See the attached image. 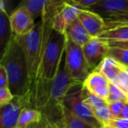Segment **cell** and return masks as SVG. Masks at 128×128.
<instances>
[{
	"label": "cell",
	"mask_w": 128,
	"mask_h": 128,
	"mask_svg": "<svg viewBox=\"0 0 128 128\" xmlns=\"http://www.w3.org/2000/svg\"><path fill=\"white\" fill-rule=\"evenodd\" d=\"M52 31V19L43 14L31 32L14 35L26 58L31 88L40 77L44 52Z\"/></svg>",
	"instance_id": "obj_1"
},
{
	"label": "cell",
	"mask_w": 128,
	"mask_h": 128,
	"mask_svg": "<svg viewBox=\"0 0 128 128\" xmlns=\"http://www.w3.org/2000/svg\"><path fill=\"white\" fill-rule=\"evenodd\" d=\"M0 64L6 70L8 88L14 97H20L32 92L26 58L13 34L1 56Z\"/></svg>",
	"instance_id": "obj_2"
},
{
	"label": "cell",
	"mask_w": 128,
	"mask_h": 128,
	"mask_svg": "<svg viewBox=\"0 0 128 128\" xmlns=\"http://www.w3.org/2000/svg\"><path fill=\"white\" fill-rule=\"evenodd\" d=\"M66 44V34L52 31L44 56L40 79L53 80L56 76Z\"/></svg>",
	"instance_id": "obj_3"
},
{
	"label": "cell",
	"mask_w": 128,
	"mask_h": 128,
	"mask_svg": "<svg viewBox=\"0 0 128 128\" xmlns=\"http://www.w3.org/2000/svg\"><path fill=\"white\" fill-rule=\"evenodd\" d=\"M83 83L75 82L70 87L64 101V107L94 128L104 127L93 110L82 100Z\"/></svg>",
	"instance_id": "obj_4"
},
{
	"label": "cell",
	"mask_w": 128,
	"mask_h": 128,
	"mask_svg": "<svg viewBox=\"0 0 128 128\" xmlns=\"http://www.w3.org/2000/svg\"><path fill=\"white\" fill-rule=\"evenodd\" d=\"M65 54L66 66L70 78L74 82L83 83L91 74V70L85 58L82 47L75 44L67 34Z\"/></svg>",
	"instance_id": "obj_5"
},
{
	"label": "cell",
	"mask_w": 128,
	"mask_h": 128,
	"mask_svg": "<svg viewBox=\"0 0 128 128\" xmlns=\"http://www.w3.org/2000/svg\"><path fill=\"white\" fill-rule=\"evenodd\" d=\"M32 106V92L20 97H14L11 102L1 107V128H16L22 111Z\"/></svg>",
	"instance_id": "obj_6"
},
{
	"label": "cell",
	"mask_w": 128,
	"mask_h": 128,
	"mask_svg": "<svg viewBox=\"0 0 128 128\" xmlns=\"http://www.w3.org/2000/svg\"><path fill=\"white\" fill-rule=\"evenodd\" d=\"M11 32L14 35L21 36L31 32L35 26L34 19L29 10L20 5L9 16Z\"/></svg>",
	"instance_id": "obj_7"
},
{
	"label": "cell",
	"mask_w": 128,
	"mask_h": 128,
	"mask_svg": "<svg viewBox=\"0 0 128 128\" xmlns=\"http://www.w3.org/2000/svg\"><path fill=\"white\" fill-rule=\"evenodd\" d=\"M80 10L78 7L64 1L52 20V29L60 34H64L67 27L78 18Z\"/></svg>",
	"instance_id": "obj_8"
},
{
	"label": "cell",
	"mask_w": 128,
	"mask_h": 128,
	"mask_svg": "<svg viewBox=\"0 0 128 128\" xmlns=\"http://www.w3.org/2000/svg\"><path fill=\"white\" fill-rule=\"evenodd\" d=\"M109 49V44L98 38H92L82 47L83 53L91 73L107 57Z\"/></svg>",
	"instance_id": "obj_9"
},
{
	"label": "cell",
	"mask_w": 128,
	"mask_h": 128,
	"mask_svg": "<svg viewBox=\"0 0 128 128\" xmlns=\"http://www.w3.org/2000/svg\"><path fill=\"white\" fill-rule=\"evenodd\" d=\"M78 19L92 38H97L106 30L103 16L91 10H81Z\"/></svg>",
	"instance_id": "obj_10"
},
{
	"label": "cell",
	"mask_w": 128,
	"mask_h": 128,
	"mask_svg": "<svg viewBox=\"0 0 128 128\" xmlns=\"http://www.w3.org/2000/svg\"><path fill=\"white\" fill-rule=\"evenodd\" d=\"M91 10L97 13H104L105 16L128 12V0H99L98 2L90 8Z\"/></svg>",
	"instance_id": "obj_11"
},
{
	"label": "cell",
	"mask_w": 128,
	"mask_h": 128,
	"mask_svg": "<svg viewBox=\"0 0 128 128\" xmlns=\"http://www.w3.org/2000/svg\"><path fill=\"white\" fill-rule=\"evenodd\" d=\"M65 34L75 44L81 47H83L89 40L92 39L78 18L73 21L67 27Z\"/></svg>",
	"instance_id": "obj_12"
},
{
	"label": "cell",
	"mask_w": 128,
	"mask_h": 128,
	"mask_svg": "<svg viewBox=\"0 0 128 128\" xmlns=\"http://www.w3.org/2000/svg\"><path fill=\"white\" fill-rule=\"evenodd\" d=\"M97 38L108 44L115 42L128 41V26L117 27L107 29L101 33Z\"/></svg>",
	"instance_id": "obj_13"
},
{
	"label": "cell",
	"mask_w": 128,
	"mask_h": 128,
	"mask_svg": "<svg viewBox=\"0 0 128 128\" xmlns=\"http://www.w3.org/2000/svg\"><path fill=\"white\" fill-rule=\"evenodd\" d=\"M42 118L43 114L40 111L34 108H26L20 114L16 128H26L31 124L40 122Z\"/></svg>",
	"instance_id": "obj_14"
},
{
	"label": "cell",
	"mask_w": 128,
	"mask_h": 128,
	"mask_svg": "<svg viewBox=\"0 0 128 128\" xmlns=\"http://www.w3.org/2000/svg\"><path fill=\"white\" fill-rule=\"evenodd\" d=\"M12 35L10 30L9 16L5 10H0V46L1 56L3 54L4 49L8 44Z\"/></svg>",
	"instance_id": "obj_15"
},
{
	"label": "cell",
	"mask_w": 128,
	"mask_h": 128,
	"mask_svg": "<svg viewBox=\"0 0 128 128\" xmlns=\"http://www.w3.org/2000/svg\"><path fill=\"white\" fill-rule=\"evenodd\" d=\"M103 18L106 26V30L117 27L128 26V12L112 14L104 16Z\"/></svg>",
	"instance_id": "obj_16"
},
{
	"label": "cell",
	"mask_w": 128,
	"mask_h": 128,
	"mask_svg": "<svg viewBox=\"0 0 128 128\" xmlns=\"http://www.w3.org/2000/svg\"><path fill=\"white\" fill-rule=\"evenodd\" d=\"M62 119L65 128H94L80 119L67 108L64 109Z\"/></svg>",
	"instance_id": "obj_17"
},
{
	"label": "cell",
	"mask_w": 128,
	"mask_h": 128,
	"mask_svg": "<svg viewBox=\"0 0 128 128\" xmlns=\"http://www.w3.org/2000/svg\"><path fill=\"white\" fill-rule=\"evenodd\" d=\"M110 82L106 79V77L100 72H92L88 78L84 81L83 86L88 89L98 86H109Z\"/></svg>",
	"instance_id": "obj_18"
},
{
	"label": "cell",
	"mask_w": 128,
	"mask_h": 128,
	"mask_svg": "<svg viewBox=\"0 0 128 128\" xmlns=\"http://www.w3.org/2000/svg\"><path fill=\"white\" fill-rule=\"evenodd\" d=\"M47 2L48 1L46 0H28L22 2L21 5L25 6L35 20L38 16H41Z\"/></svg>",
	"instance_id": "obj_19"
},
{
	"label": "cell",
	"mask_w": 128,
	"mask_h": 128,
	"mask_svg": "<svg viewBox=\"0 0 128 128\" xmlns=\"http://www.w3.org/2000/svg\"><path fill=\"white\" fill-rule=\"evenodd\" d=\"M82 100H83L84 103H86L87 105H88L92 110H94V109H97L100 106L108 105V104L106 103V100L93 94L84 86H83V91H82Z\"/></svg>",
	"instance_id": "obj_20"
},
{
	"label": "cell",
	"mask_w": 128,
	"mask_h": 128,
	"mask_svg": "<svg viewBox=\"0 0 128 128\" xmlns=\"http://www.w3.org/2000/svg\"><path fill=\"white\" fill-rule=\"evenodd\" d=\"M107 56L114 58L118 63L128 68V49L110 46Z\"/></svg>",
	"instance_id": "obj_21"
},
{
	"label": "cell",
	"mask_w": 128,
	"mask_h": 128,
	"mask_svg": "<svg viewBox=\"0 0 128 128\" xmlns=\"http://www.w3.org/2000/svg\"><path fill=\"white\" fill-rule=\"evenodd\" d=\"M26 128H65V127L62 118L52 120L46 116L43 115V118L40 122L31 124Z\"/></svg>",
	"instance_id": "obj_22"
},
{
	"label": "cell",
	"mask_w": 128,
	"mask_h": 128,
	"mask_svg": "<svg viewBox=\"0 0 128 128\" xmlns=\"http://www.w3.org/2000/svg\"><path fill=\"white\" fill-rule=\"evenodd\" d=\"M95 116L98 119V121L101 123L104 127H106L108 123L114 118L112 112L109 107V104L106 106H100L93 110Z\"/></svg>",
	"instance_id": "obj_23"
},
{
	"label": "cell",
	"mask_w": 128,
	"mask_h": 128,
	"mask_svg": "<svg viewBox=\"0 0 128 128\" xmlns=\"http://www.w3.org/2000/svg\"><path fill=\"white\" fill-rule=\"evenodd\" d=\"M122 100H128L125 94L116 86L110 83V95L106 100V103L108 104L116 103Z\"/></svg>",
	"instance_id": "obj_24"
},
{
	"label": "cell",
	"mask_w": 128,
	"mask_h": 128,
	"mask_svg": "<svg viewBox=\"0 0 128 128\" xmlns=\"http://www.w3.org/2000/svg\"><path fill=\"white\" fill-rule=\"evenodd\" d=\"M112 84L118 88L128 99V73L124 70V67L119 73L117 80Z\"/></svg>",
	"instance_id": "obj_25"
},
{
	"label": "cell",
	"mask_w": 128,
	"mask_h": 128,
	"mask_svg": "<svg viewBox=\"0 0 128 128\" xmlns=\"http://www.w3.org/2000/svg\"><path fill=\"white\" fill-rule=\"evenodd\" d=\"M88 89V88H87ZM91 93L106 101L110 95V86H98L88 89Z\"/></svg>",
	"instance_id": "obj_26"
},
{
	"label": "cell",
	"mask_w": 128,
	"mask_h": 128,
	"mask_svg": "<svg viewBox=\"0 0 128 128\" xmlns=\"http://www.w3.org/2000/svg\"><path fill=\"white\" fill-rule=\"evenodd\" d=\"M14 96L10 92L8 87L0 88V106H3L12 101Z\"/></svg>",
	"instance_id": "obj_27"
},
{
	"label": "cell",
	"mask_w": 128,
	"mask_h": 128,
	"mask_svg": "<svg viewBox=\"0 0 128 128\" xmlns=\"http://www.w3.org/2000/svg\"><path fill=\"white\" fill-rule=\"evenodd\" d=\"M127 101L128 100H122V101H118V102L109 104V107H110L114 118L118 117V116L120 115V113Z\"/></svg>",
	"instance_id": "obj_28"
},
{
	"label": "cell",
	"mask_w": 128,
	"mask_h": 128,
	"mask_svg": "<svg viewBox=\"0 0 128 128\" xmlns=\"http://www.w3.org/2000/svg\"><path fill=\"white\" fill-rule=\"evenodd\" d=\"M106 127L111 128H128V119L114 118Z\"/></svg>",
	"instance_id": "obj_29"
},
{
	"label": "cell",
	"mask_w": 128,
	"mask_h": 128,
	"mask_svg": "<svg viewBox=\"0 0 128 128\" xmlns=\"http://www.w3.org/2000/svg\"><path fill=\"white\" fill-rule=\"evenodd\" d=\"M8 87V78L4 67L0 64V88Z\"/></svg>",
	"instance_id": "obj_30"
},
{
	"label": "cell",
	"mask_w": 128,
	"mask_h": 128,
	"mask_svg": "<svg viewBox=\"0 0 128 128\" xmlns=\"http://www.w3.org/2000/svg\"><path fill=\"white\" fill-rule=\"evenodd\" d=\"M119 118H124V119H128V101H127L120 113L118 116Z\"/></svg>",
	"instance_id": "obj_31"
},
{
	"label": "cell",
	"mask_w": 128,
	"mask_h": 128,
	"mask_svg": "<svg viewBox=\"0 0 128 128\" xmlns=\"http://www.w3.org/2000/svg\"><path fill=\"white\" fill-rule=\"evenodd\" d=\"M110 46H116L120 48H125L128 49V41H121V42H115L109 44Z\"/></svg>",
	"instance_id": "obj_32"
},
{
	"label": "cell",
	"mask_w": 128,
	"mask_h": 128,
	"mask_svg": "<svg viewBox=\"0 0 128 128\" xmlns=\"http://www.w3.org/2000/svg\"><path fill=\"white\" fill-rule=\"evenodd\" d=\"M101 128H108V127H102Z\"/></svg>",
	"instance_id": "obj_33"
},
{
	"label": "cell",
	"mask_w": 128,
	"mask_h": 128,
	"mask_svg": "<svg viewBox=\"0 0 128 128\" xmlns=\"http://www.w3.org/2000/svg\"><path fill=\"white\" fill-rule=\"evenodd\" d=\"M108 128H109V127H108Z\"/></svg>",
	"instance_id": "obj_34"
}]
</instances>
